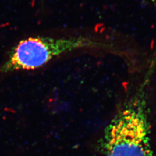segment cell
Instances as JSON below:
<instances>
[{
    "instance_id": "1",
    "label": "cell",
    "mask_w": 156,
    "mask_h": 156,
    "mask_svg": "<svg viewBox=\"0 0 156 156\" xmlns=\"http://www.w3.org/2000/svg\"><path fill=\"white\" fill-rule=\"evenodd\" d=\"M102 42L79 36L55 38L34 37L20 41L12 49L1 73L33 70L44 66L54 58L83 48H103Z\"/></svg>"
},
{
    "instance_id": "2",
    "label": "cell",
    "mask_w": 156,
    "mask_h": 156,
    "mask_svg": "<svg viewBox=\"0 0 156 156\" xmlns=\"http://www.w3.org/2000/svg\"><path fill=\"white\" fill-rule=\"evenodd\" d=\"M148 124L140 107L124 109L106 126L101 140L105 156H152Z\"/></svg>"
}]
</instances>
